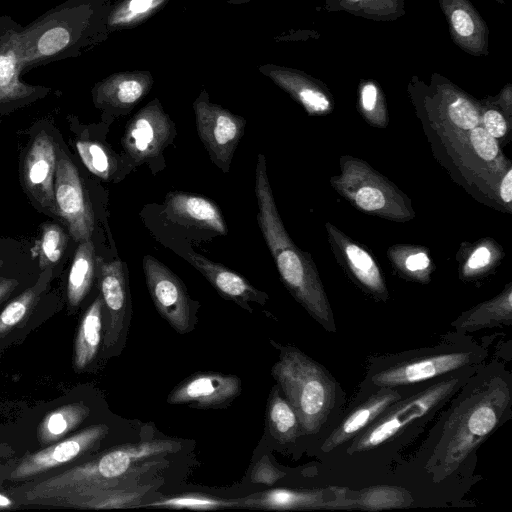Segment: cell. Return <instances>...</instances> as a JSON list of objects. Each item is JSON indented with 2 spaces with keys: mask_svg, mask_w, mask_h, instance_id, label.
<instances>
[{
  "mask_svg": "<svg viewBox=\"0 0 512 512\" xmlns=\"http://www.w3.org/2000/svg\"><path fill=\"white\" fill-rule=\"evenodd\" d=\"M95 270L94 246L90 239L80 242L68 276V300L77 306L88 293Z\"/></svg>",
  "mask_w": 512,
  "mask_h": 512,
  "instance_id": "cell-24",
  "label": "cell"
},
{
  "mask_svg": "<svg viewBox=\"0 0 512 512\" xmlns=\"http://www.w3.org/2000/svg\"><path fill=\"white\" fill-rule=\"evenodd\" d=\"M178 449L179 444L176 441L167 439L121 445L64 474L31 487L26 498H63L84 490L134 485L129 482L153 466L162 464L163 456Z\"/></svg>",
  "mask_w": 512,
  "mask_h": 512,
  "instance_id": "cell-1",
  "label": "cell"
},
{
  "mask_svg": "<svg viewBox=\"0 0 512 512\" xmlns=\"http://www.w3.org/2000/svg\"><path fill=\"white\" fill-rule=\"evenodd\" d=\"M471 356L465 351L427 354L378 371L372 376V382L381 388L420 383L466 366Z\"/></svg>",
  "mask_w": 512,
  "mask_h": 512,
  "instance_id": "cell-11",
  "label": "cell"
},
{
  "mask_svg": "<svg viewBox=\"0 0 512 512\" xmlns=\"http://www.w3.org/2000/svg\"><path fill=\"white\" fill-rule=\"evenodd\" d=\"M12 502L9 498L4 496L3 494H0V507H8L11 506Z\"/></svg>",
  "mask_w": 512,
  "mask_h": 512,
  "instance_id": "cell-47",
  "label": "cell"
},
{
  "mask_svg": "<svg viewBox=\"0 0 512 512\" xmlns=\"http://www.w3.org/2000/svg\"><path fill=\"white\" fill-rule=\"evenodd\" d=\"M285 473L276 468L267 456H263L253 466L250 481L255 484L273 485L283 478Z\"/></svg>",
  "mask_w": 512,
  "mask_h": 512,
  "instance_id": "cell-36",
  "label": "cell"
},
{
  "mask_svg": "<svg viewBox=\"0 0 512 512\" xmlns=\"http://www.w3.org/2000/svg\"><path fill=\"white\" fill-rule=\"evenodd\" d=\"M428 265L429 259L424 253L411 255L406 260V266L411 271L425 269Z\"/></svg>",
  "mask_w": 512,
  "mask_h": 512,
  "instance_id": "cell-43",
  "label": "cell"
},
{
  "mask_svg": "<svg viewBox=\"0 0 512 512\" xmlns=\"http://www.w3.org/2000/svg\"><path fill=\"white\" fill-rule=\"evenodd\" d=\"M343 488L294 490L276 488L239 499L240 507L261 510H314L345 508Z\"/></svg>",
  "mask_w": 512,
  "mask_h": 512,
  "instance_id": "cell-13",
  "label": "cell"
},
{
  "mask_svg": "<svg viewBox=\"0 0 512 512\" xmlns=\"http://www.w3.org/2000/svg\"><path fill=\"white\" fill-rule=\"evenodd\" d=\"M485 130L494 138L502 137L506 132V122L496 110H488L484 115Z\"/></svg>",
  "mask_w": 512,
  "mask_h": 512,
  "instance_id": "cell-40",
  "label": "cell"
},
{
  "mask_svg": "<svg viewBox=\"0 0 512 512\" xmlns=\"http://www.w3.org/2000/svg\"><path fill=\"white\" fill-rule=\"evenodd\" d=\"M510 402V389L500 378L478 386L460 402L432 456L440 473L453 472L495 430Z\"/></svg>",
  "mask_w": 512,
  "mask_h": 512,
  "instance_id": "cell-2",
  "label": "cell"
},
{
  "mask_svg": "<svg viewBox=\"0 0 512 512\" xmlns=\"http://www.w3.org/2000/svg\"><path fill=\"white\" fill-rule=\"evenodd\" d=\"M145 506L170 509L218 510L240 507V501L239 499L229 500L196 493L161 498Z\"/></svg>",
  "mask_w": 512,
  "mask_h": 512,
  "instance_id": "cell-28",
  "label": "cell"
},
{
  "mask_svg": "<svg viewBox=\"0 0 512 512\" xmlns=\"http://www.w3.org/2000/svg\"><path fill=\"white\" fill-rule=\"evenodd\" d=\"M143 85L134 79L120 81L117 85L104 89L103 97L113 105L127 106L135 103L142 96Z\"/></svg>",
  "mask_w": 512,
  "mask_h": 512,
  "instance_id": "cell-34",
  "label": "cell"
},
{
  "mask_svg": "<svg viewBox=\"0 0 512 512\" xmlns=\"http://www.w3.org/2000/svg\"><path fill=\"white\" fill-rule=\"evenodd\" d=\"M17 282L13 279L0 280V303L13 291Z\"/></svg>",
  "mask_w": 512,
  "mask_h": 512,
  "instance_id": "cell-45",
  "label": "cell"
},
{
  "mask_svg": "<svg viewBox=\"0 0 512 512\" xmlns=\"http://www.w3.org/2000/svg\"><path fill=\"white\" fill-rule=\"evenodd\" d=\"M490 259V252L487 248H478L470 257L468 266L472 269H477L485 266Z\"/></svg>",
  "mask_w": 512,
  "mask_h": 512,
  "instance_id": "cell-42",
  "label": "cell"
},
{
  "mask_svg": "<svg viewBox=\"0 0 512 512\" xmlns=\"http://www.w3.org/2000/svg\"><path fill=\"white\" fill-rule=\"evenodd\" d=\"M103 300L98 296L85 312L75 341L74 364L86 368L96 357L102 340Z\"/></svg>",
  "mask_w": 512,
  "mask_h": 512,
  "instance_id": "cell-22",
  "label": "cell"
},
{
  "mask_svg": "<svg viewBox=\"0 0 512 512\" xmlns=\"http://www.w3.org/2000/svg\"><path fill=\"white\" fill-rule=\"evenodd\" d=\"M55 173L56 213L65 220L75 241L90 239L94 228V215L77 168L62 154L56 162Z\"/></svg>",
  "mask_w": 512,
  "mask_h": 512,
  "instance_id": "cell-8",
  "label": "cell"
},
{
  "mask_svg": "<svg viewBox=\"0 0 512 512\" xmlns=\"http://www.w3.org/2000/svg\"><path fill=\"white\" fill-rule=\"evenodd\" d=\"M378 90L377 87L373 83H367L363 86L361 91V100L363 108L366 111H371L374 109L377 101Z\"/></svg>",
  "mask_w": 512,
  "mask_h": 512,
  "instance_id": "cell-41",
  "label": "cell"
},
{
  "mask_svg": "<svg viewBox=\"0 0 512 512\" xmlns=\"http://www.w3.org/2000/svg\"><path fill=\"white\" fill-rule=\"evenodd\" d=\"M325 8L374 21H391L405 14L404 0H325Z\"/></svg>",
  "mask_w": 512,
  "mask_h": 512,
  "instance_id": "cell-25",
  "label": "cell"
},
{
  "mask_svg": "<svg viewBox=\"0 0 512 512\" xmlns=\"http://www.w3.org/2000/svg\"><path fill=\"white\" fill-rule=\"evenodd\" d=\"M76 148L83 164L90 172L104 180L109 179L113 160L104 146L92 141H78Z\"/></svg>",
  "mask_w": 512,
  "mask_h": 512,
  "instance_id": "cell-30",
  "label": "cell"
},
{
  "mask_svg": "<svg viewBox=\"0 0 512 512\" xmlns=\"http://www.w3.org/2000/svg\"><path fill=\"white\" fill-rule=\"evenodd\" d=\"M153 0H132L129 8L133 13H143L147 11Z\"/></svg>",
  "mask_w": 512,
  "mask_h": 512,
  "instance_id": "cell-46",
  "label": "cell"
},
{
  "mask_svg": "<svg viewBox=\"0 0 512 512\" xmlns=\"http://www.w3.org/2000/svg\"><path fill=\"white\" fill-rule=\"evenodd\" d=\"M356 203L359 207L367 211L380 209L385 204V198L382 192L373 187H362L356 194Z\"/></svg>",
  "mask_w": 512,
  "mask_h": 512,
  "instance_id": "cell-39",
  "label": "cell"
},
{
  "mask_svg": "<svg viewBox=\"0 0 512 512\" xmlns=\"http://www.w3.org/2000/svg\"><path fill=\"white\" fill-rule=\"evenodd\" d=\"M495 1L500 3V4H504L506 0H495Z\"/></svg>",
  "mask_w": 512,
  "mask_h": 512,
  "instance_id": "cell-48",
  "label": "cell"
},
{
  "mask_svg": "<svg viewBox=\"0 0 512 512\" xmlns=\"http://www.w3.org/2000/svg\"><path fill=\"white\" fill-rule=\"evenodd\" d=\"M108 433L104 424L90 426L76 435L25 457L11 472L10 478L21 480L63 465L84 454Z\"/></svg>",
  "mask_w": 512,
  "mask_h": 512,
  "instance_id": "cell-14",
  "label": "cell"
},
{
  "mask_svg": "<svg viewBox=\"0 0 512 512\" xmlns=\"http://www.w3.org/2000/svg\"><path fill=\"white\" fill-rule=\"evenodd\" d=\"M89 414V408L82 403L69 404L51 412L39 426V440L48 444L77 427Z\"/></svg>",
  "mask_w": 512,
  "mask_h": 512,
  "instance_id": "cell-27",
  "label": "cell"
},
{
  "mask_svg": "<svg viewBox=\"0 0 512 512\" xmlns=\"http://www.w3.org/2000/svg\"><path fill=\"white\" fill-rule=\"evenodd\" d=\"M512 312V294L509 292L500 304H495L485 308L482 311H476L465 317L455 325L462 330L474 331L484 327L492 326V322L504 321L511 319Z\"/></svg>",
  "mask_w": 512,
  "mask_h": 512,
  "instance_id": "cell-29",
  "label": "cell"
},
{
  "mask_svg": "<svg viewBox=\"0 0 512 512\" xmlns=\"http://www.w3.org/2000/svg\"><path fill=\"white\" fill-rule=\"evenodd\" d=\"M198 136L211 160L228 172L234 152L244 134L245 120L217 106L201 104L196 109Z\"/></svg>",
  "mask_w": 512,
  "mask_h": 512,
  "instance_id": "cell-9",
  "label": "cell"
},
{
  "mask_svg": "<svg viewBox=\"0 0 512 512\" xmlns=\"http://www.w3.org/2000/svg\"><path fill=\"white\" fill-rule=\"evenodd\" d=\"M472 145L484 160H492L498 153L496 140L484 128L474 127L470 134Z\"/></svg>",
  "mask_w": 512,
  "mask_h": 512,
  "instance_id": "cell-37",
  "label": "cell"
},
{
  "mask_svg": "<svg viewBox=\"0 0 512 512\" xmlns=\"http://www.w3.org/2000/svg\"><path fill=\"white\" fill-rule=\"evenodd\" d=\"M164 207L166 216L173 222L227 234L220 208L206 197L180 191L169 192Z\"/></svg>",
  "mask_w": 512,
  "mask_h": 512,
  "instance_id": "cell-18",
  "label": "cell"
},
{
  "mask_svg": "<svg viewBox=\"0 0 512 512\" xmlns=\"http://www.w3.org/2000/svg\"><path fill=\"white\" fill-rule=\"evenodd\" d=\"M149 490L150 485L96 488L70 494L65 502L93 509L131 508L140 506Z\"/></svg>",
  "mask_w": 512,
  "mask_h": 512,
  "instance_id": "cell-21",
  "label": "cell"
},
{
  "mask_svg": "<svg viewBox=\"0 0 512 512\" xmlns=\"http://www.w3.org/2000/svg\"><path fill=\"white\" fill-rule=\"evenodd\" d=\"M266 416L270 434L280 443L292 442L302 433L298 415L279 393V386H274L270 392Z\"/></svg>",
  "mask_w": 512,
  "mask_h": 512,
  "instance_id": "cell-23",
  "label": "cell"
},
{
  "mask_svg": "<svg viewBox=\"0 0 512 512\" xmlns=\"http://www.w3.org/2000/svg\"><path fill=\"white\" fill-rule=\"evenodd\" d=\"M400 398L401 395L396 389L382 388L347 415L327 437L322 449L329 452L355 438Z\"/></svg>",
  "mask_w": 512,
  "mask_h": 512,
  "instance_id": "cell-20",
  "label": "cell"
},
{
  "mask_svg": "<svg viewBox=\"0 0 512 512\" xmlns=\"http://www.w3.org/2000/svg\"><path fill=\"white\" fill-rule=\"evenodd\" d=\"M241 393L236 375L202 372L179 383L168 395L169 404H185L198 409L226 407Z\"/></svg>",
  "mask_w": 512,
  "mask_h": 512,
  "instance_id": "cell-10",
  "label": "cell"
},
{
  "mask_svg": "<svg viewBox=\"0 0 512 512\" xmlns=\"http://www.w3.org/2000/svg\"><path fill=\"white\" fill-rule=\"evenodd\" d=\"M56 162L54 142L42 131L35 137L27 152L24 179L34 198L53 211H56L53 186Z\"/></svg>",
  "mask_w": 512,
  "mask_h": 512,
  "instance_id": "cell-16",
  "label": "cell"
},
{
  "mask_svg": "<svg viewBox=\"0 0 512 512\" xmlns=\"http://www.w3.org/2000/svg\"><path fill=\"white\" fill-rule=\"evenodd\" d=\"M412 502L411 494L402 487L377 485L363 490L355 499L346 498L345 509L380 511L409 507Z\"/></svg>",
  "mask_w": 512,
  "mask_h": 512,
  "instance_id": "cell-26",
  "label": "cell"
},
{
  "mask_svg": "<svg viewBox=\"0 0 512 512\" xmlns=\"http://www.w3.org/2000/svg\"><path fill=\"white\" fill-rule=\"evenodd\" d=\"M174 134V124L167 115L156 107L147 108L128 122L122 145L135 162H143L158 156Z\"/></svg>",
  "mask_w": 512,
  "mask_h": 512,
  "instance_id": "cell-12",
  "label": "cell"
},
{
  "mask_svg": "<svg viewBox=\"0 0 512 512\" xmlns=\"http://www.w3.org/2000/svg\"><path fill=\"white\" fill-rule=\"evenodd\" d=\"M20 31L16 25L0 26V103L23 99L34 91L19 78L24 70Z\"/></svg>",
  "mask_w": 512,
  "mask_h": 512,
  "instance_id": "cell-19",
  "label": "cell"
},
{
  "mask_svg": "<svg viewBox=\"0 0 512 512\" xmlns=\"http://www.w3.org/2000/svg\"><path fill=\"white\" fill-rule=\"evenodd\" d=\"M67 245V237L60 226L47 224L44 226L40 241V264L46 267L57 263Z\"/></svg>",
  "mask_w": 512,
  "mask_h": 512,
  "instance_id": "cell-32",
  "label": "cell"
},
{
  "mask_svg": "<svg viewBox=\"0 0 512 512\" xmlns=\"http://www.w3.org/2000/svg\"><path fill=\"white\" fill-rule=\"evenodd\" d=\"M448 115L454 124L465 130L476 127L479 120L474 106L461 97L449 105Z\"/></svg>",
  "mask_w": 512,
  "mask_h": 512,
  "instance_id": "cell-35",
  "label": "cell"
},
{
  "mask_svg": "<svg viewBox=\"0 0 512 512\" xmlns=\"http://www.w3.org/2000/svg\"><path fill=\"white\" fill-rule=\"evenodd\" d=\"M453 42L472 56L489 55V29L469 0H439Z\"/></svg>",
  "mask_w": 512,
  "mask_h": 512,
  "instance_id": "cell-15",
  "label": "cell"
},
{
  "mask_svg": "<svg viewBox=\"0 0 512 512\" xmlns=\"http://www.w3.org/2000/svg\"><path fill=\"white\" fill-rule=\"evenodd\" d=\"M255 195L258 205L257 222L284 284L325 330L334 332L336 326L330 310L320 293L308 283L303 261L297 251L292 248L285 234L268 181L266 161L262 154L257 158Z\"/></svg>",
  "mask_w": 512,
  "mask_h": 512,
  "instance_id": "cell-3",
  "label": "cell"
},
{
  "mask_svg": "<svg viewBox=\"0 0 512 512\" xmlns=\"http://www.w3.org/2000/svg\"><path fill=\"white\" fill-rule=\"evenodd\" d=\"M500 195L503 201L509 203L512 199V170L504 177L501 183Z\"/></svg>",
  "mask_w": 512,
  "mask_h": 512,
  "instance_id": "cell-44",
  "label": "cell"
},
{
  "mask_svg": "<svg viewBox=\"0 0 512 512\" xmlns=\"http://www.w3.org/2000/svg\"><path fill=\"white\" fill-rule=\"evenodd\" d=\"M186 258L223 298L234 301L250 313L253 312L250 302L266 304L268 295L233 270L195 252H187Z\"/></svg>",
  "mask_w": 512,
  "mask_h": 512,
  "instance_id": "cell-17",
  "label": "cell"
},
{
  "mask_svg": "<svg viewBox=\"0 0 512 512\" xmlns=\"http://www.w3.org/2000/svg\"><path fill=\"white\" fill-rule=\"evenodd\" d=\"M346 253L358 277L371 288H380L379 274L371 257L352 244L346 248Z\"/></svg>",
  "mask_w": 512,
  "mask_h": 512,
  "instance_id": "cell-33",
  "label": "cell"
},
{
  "mask_svg": "<svg viewBox=\"0 0 512 512\" xmlns=\"http://www.w3.org/2000/svg\"><path fill=\"white\" fill-rule=\"evenodd\" d=\"M99 285L103 300L104 347L119 354L125 345L131 320V299L126 265L120 260L99 262Z\"/></svg>",
  "mask_w": 512,
  "mask_h": 512,
  "instance_id": "cell-7",
  "label": "cell"
},
{
  "mask_svg": "<svg viewBox=\"0 0 512 512\" xmlns=\"http://www.w3.org/2000/svg\"><path fill=\"white\" fill-rule=\"evenodd\" d=\"M452 378L438 382L406 400L393 403L364 432L356 436L353 452L374 449L397 435L408 424L428 414L458 386Z\"/></svg>",
  "mask_w": 512,
  "mask_h": 512,
  "instance_id": "cell-5",
  "label": "cell"
},
{
  "mask_svg": "<svg viewBox=\"0 0 512 512\" xmlns=\"http://www.w3.org/2000/svg\"><path fill=\"white\" fill-rule=\"evenodd\" d=\"M294 90L302 104L311 111H325L330 106L328 98L320 90L305 85Z\"/></svg>",
  "mask_w": 512,
  "mask_h": 512,
  "instance_id": "cell-38",
  "label": "cell"
},
{
  "mask_svg": "<svg viewBox=\"0 0 512 512\" xmlns=\"http://www.w3.org/2000/svg\"><path fill=\"white\" fill-rule=\"evenodd\" d=\"M36 298V288L27 289L2 310L0 313V338L24 319L35 303Z\"/></svg>",
  "mask_w": 512,
  "mask_h": 512,
  "instance_id": "cell-31",
  "label": "cell"
},
{
  "mask_svg": "<svg viewBox=\"0 0 512 512\" xmlns=\"http://www.w3.org/2000/svg\"><path fill=\"white\" fill-rule=\"evenodd\" d=\"M275 346L280 355L271 374L296 411L301 432L316 434L335 405L336 382L323 366L299 349Z\"/></svg>",
  "mask_w": 512,
  "mask_h": 512,
  "instance_id": "cell-4",
  "label": "cell"
},
{
  "mask_svg": "<svg viewBox=\"0 0 512 512\" xmlns=\"http://www.w3.org/2000/svg\"><path fill=\"white\" fill-rule=\"evenodd\" d=\"M143 270L150 296L162 318L179 334L192 331L197 318L181 279L151 255L143 258Z\"/></svg>",
  "mask_w": 512,
  "mask_h": 512,
  "instance_id": "cell-6",
  "label": "cell"
}]
</instances>
